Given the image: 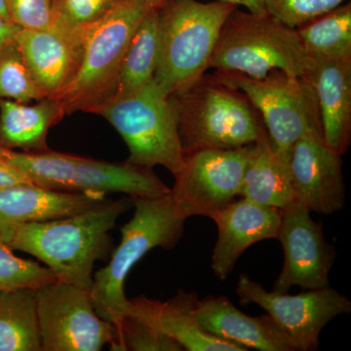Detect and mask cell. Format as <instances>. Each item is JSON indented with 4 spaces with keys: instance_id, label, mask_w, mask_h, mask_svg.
Here are the masks:
<instances>
[{
    "instance_id": "1",
    "label": "cell",
    "mask_w": 351,
    "mask_h": 351,
    "mask_svg": "<svg viewBox=\"0 0 351 351\" xmlns=\"http://www.w3.org/2000/svg\"><path fill=\"white\" fill-rule=\"evenodd\" d=\"M132 204L133 197L106 199L75 216L13 226L1 239L12 250L43 263L58 281L90 292L95 263L107 260L112 246L110 232Z\"/></svg>"
},
{
    "instance_id": "2",
    "label": "cell",
    "mask_w": 351,
    "mask_h": 351,
    "mask_svg": "<svg viewBox=\"0 0 351 351\" xmlns=\"http://www.w3.org/2000/svg\"><path fill=\"white\" fill-rule=\"evenodd\" d=\"M135 213L122 226L121 240L110 263L93 276L90 294L97 314L114 326L131 311L124 285L131 269L152 249L174 248L184 232L186 219L171 193L133 197Z\"/></svg>"
},
{
    "instance_id": "3",
    "label": "cell",
    "mask_w": 351,
    "mask_h": 351,
    "mask_svg": "<svg viewBox=\"0 0 351 351\" xmlns=\"http://www.w3.org/2000/svg\"><path fill=\"white\" fill-rule=\"evenodd\" d=\"M171 97L184 154L253 145L265 129L246 95L221 82L214 73H205Z\"/></svg>"
},
{
    "instance_id": "4",
    "label": "cell",
    "mask_w": 351,
    "mask_h": 351,
    "mask_svg": "<svg viewBox=\"0 0 351 351\" xmlns=\"http://www.w3.org/2000/svg\"><path fill=\"white\" fill-rule=\"evenodd\" d=\"M235 6L225 2L164 0L159 7L160 50L154 80L173 96L209 69L219 32Z\"/></svg>"
},
{
    "instance_id": "5",
    "label": "cell",
    "mask_w": 351,
    "mask_h": 351,
    "mask_svg": "<svg viewBox=\"0 0 351 351\" xmlns=\"http://www.w3.org/2000/svg\"><path fill=\"white\" fill-rule=\"evenodd\" d=\"M164 0H120L101 20L87 27L82 66L56 100L66 114L95 113L110 100L132 38L147 14Z\"/></svg>"
},
{
    "instance_id": "6",
    "label": "cell",
    "mask_w": 351,
    "mask_h": 351,
    "mask_svg": "<svg viewBox=\"0 0 351 351\" xmlns=\"http://www.w3.org/2000/svg\"><path fill=\"white\" fill-rule=\"evenodd\" d=\"M311 63L295 29L269 13L258 15L235 7L219 32L209 69L253 78L280 69L301 77Z\"/></svg>"
},
{
    "instance_id": "7",
    "label": "cell",
    "mask_w": 351,
    "mask_h": 351,
    "mask_svg": "<svg viewBox=\"0 0 351 351\" xmlns=\"http://www.w3.org/2000/svg\"><path fill=\"white\" fill-rule=\"evenodd\" d=\"M95 114L105 117L129 149L126 162L177 175L184 161L174 101L152 80L134 93L112 99Z\"/></svg>"
},
{
    "instance_id": "8",
    "label": "cell",
    "mask_w": 351,
    "mask_h": 351,
    "mask_svg": "<svg viewBox=\"0 0 351 351\" xmlns=\"http://www.w3.org/2000/svg\"><path fill=\"white\" fill-rule=\"evenodd\" d=\"M5 160L27 176L32 184L66 193H125L131 197L168 195V188L154 169L128 162L110 163L61 152L7 151Z\"/></svg>"
},
{
    "instance_id": "9",
    "label": "cell",
    "mask_w": 351,
    "mask_h": 351,
    "mask_svg": "<svg viewBox=\"0 0 351 351\" xmlns=\"http://www.w3.org/2000/svg\"><path fill=\"white\" fill-rule=\"evenodd\" d=\"M214 75L246 95L260 113L274 151L287 162L295 143L311 129H321L313 88L300 76L280 69L263 78L223 71Z\"/></svg>"
},
{
    "instance_id": "10",
    "label": "cell",
    "mask_w": 351,
    "mask_h": 351,
    "mask_svg": "<svg viewBox=\"0 0 351 351\" xmlns=\"http://www.w3.org/2000/svg\"><path fill=\"white\" fill-rule=\"evenodd\" d=\"M41 351H99L117 328L97 314L89 291L54 281L36 290Z\"/></svg>"
},
{
    "instance_id": "11",
    "label": "cell",
    "mask_w": 351,
    "mask_h": 351,
    "mask_svg": "<svg viewBox=\"0 0 351 351\" xmlns=\"http://www.w3.org/2000/svg\"><path fill=\"white\" fill-rule=\"evenodd\" d=\"M237 295L242 306L255 304L265 309L294 350H318L328 323L351 311L350 300L330 286L291 295L269 292L247 274H240Z\"/></svg>"
},
{
    "instance_id": "12",
    "label": "cell",
    "mask_w": 351,
    "mask_h": 351,
    "mask_svg": "<svg viewBox=\"0 0 351 351\" xmlns=\"http://www.w3.org/2000/svg\"><path fill=\"white\" fill-rule=\"evenodd\" d=\"M251 145L184 154L171 195L186 219L210 217L237 199Z\"/></svg>"
},
{
    "instance_id": "13",
    "label": "cell",
    "mask_w": 351,
    "mask_h": 351,
    "mask_svg": "<svg viewBox=\"0 0 351 351\" xmlns=\"http://www.w3.org/2000/svg\"><path fill=\"white\" fill-rule=\"evenodd\" d=\"M311 212L294 200L281 209L276 239L282 245V270L274 291L287 293L299 286L306 290L327 288L336 252L325 239L322 221H315Z\"/></svg>"
},
{
    "instance_id": "14",
    "label": "cell",
    "mask_w": 351,
    "mask_h": 351,
    "mask_svg": "<svg viewBox=\"0 0 351 351\" xmlns=\"http://www.w3.org/2000/svg\"><path fill=\"white\" fill-rule=\"evenodd\" d=\"M288 170L295 200L309 211L329 216L345 205L341 154L325 144L321 129H311L295 143Z\"/></svg>"
},
{
    "instance_id": "15",
    "label": "cell",
    "mask_w": 351,
    "mask_h": 351,
    "mask_svg": "<svg viewBox=\"0 0 351 351\" xmlns=\"http://www.w3.org/2000/svg\"><path fill=\"white\" fill-rule=\"evenodd\" d=\"M86 34L87 27L53 22L46 29H22L16 34L15 41L44 98H58L77 75Z\"/></svg>"
},
{
    "instance_id": "16",
    "label": "cell",
    "mask_w": 351,
    "mask_h": 351,
    "mask_svg": "<svg viewBox=\"0 0 351 351\" xmlns=\"http://www.w3.org/2000/svg\"><path fill=\"white\" fill-rule=\"evenodd\" d=\"M210 219L218 228V239L212 253V270L219 280H226L249 247L263 240L276 239L281 210L241 197Z\"/></svg>"
},
{
    "instance_id": "17",
    "label": "cell",
    "mask_w": 351,
    "mask_h": 351,
    "mask_svg": "<svg viewBox=\"0 0 351 351\" xmlns=\"http://www.w3.org/2000/svg\"><path fill=\"white\" fill-rule=\"evenodd\" d=\"M311 59L301 77L313 88L325 144L343 156L351 141V60Z\"/></svg>"
},
{
    "instance_id": "18",
    "label": "cell",
    "mask_w": 351,
    "mask_h": 351,
    "mask_svg": "<svg viewBox=\"0 0 351 351\" xmlns=\"http://www.w3.org/2000/svg\"><path fill=\"white\" fill-rule=\"evenodd\" d=\"M195 313L205 331L247 350L295 351L269 314L247 315L223 295L198 299Z\"/></svg>"
},
{
    "instance_id": "19",
    "label": "cell",
    "mask_w": 351,
    "mask_h": 351,
    "mask_svg": "<svg viewBox=\"0 0 351 351\" xmlns=\"http://www.w3.org/2000/svg\"><path fill=\"white\" fill-rule=\"evenodd\" d=\"M106 199L99 193H66L34 184L0 189V237L13 226L75 216Z\"/></svg>"
},
{
    "instance_id": "20",
    "label": "cell",
    "mask_w": 351,
    "mask_h": 351,
    "mask_svg": "<svg viewBox=\"0 0 351 351\" xmlns=\"http://www.w3.org/2000/svg\"><path fill=\"white\" fill-rule=\"evenodd\" d=\"M198 295L179 291L165 302L140 295L130 300V313L151 323L188 351H246L243 346L217 338L205 331L195 317Z\"/></svg>"
},
{
    "instance_id": "21",
    "label": "cell",
    "mask_w": 351,
    "mask_h": 351,
    "mask_svg": "<svg viewBox=\"0 0 351 351\" xmlns=\"http://www.w3.org/2000/svg\"><path fill=\"white\" fill-rule=\"evenodd\" d=\"M66 112L56 99L43 98L34 105L0 100V147L24 152L49 151L47 136Z\"/></svg>"
},
{
    "instance_id": "22",
    "label": "cell",
    "mask_w": 351,
    "mask_h": 351,
    "mask_svg": "<svg viewBox=\"0 0 351 351\" xmlns=\"http://www.w3.org/2000/svg\"><path fill=\"white\" fill-rule=\"evenodd\" d=\"M239 196L280 210L295 200L288 162L274 151L265 129L251 145Z\"/></svg>"
},
{
    "instance_id": "23",
    "label": "cell",
    "mask_w": 351,
    "mask_h": 351,
    "mask_svg": "<svg viewBox=\"0 0 351 351\" xmlns=\"http://www.w3.org/2000/svg\"><path fill=\"white\" fill-rule=\"evenodd\" d=\"M159 7L149 11L136 29L120 64L110 100L134 93L154 80L160 50Z\"/></svg>"
},
{
    "instance_id": "24",
    "label": "cell",
    "mask_w": 351,
    "mask_h": 351,
    "mask_svg": "<svg viewBox=\"0 0 351 351\" xmlns=\"http://www.w3.org/2000/svg\"><path fill=\"white\" fill-rule=\"evenodd\" d=\"M0 351H41L36 290L0 291Z\"/></svg>"
},
{
    "instance_id": "25",
    "label": "cell",
    "mask_w": 351,
    "mask_h": 351,
    "mask_svg": "<svg viewBox=\"0 0 351 351\" xmlns=\"http://www.w3.org/2000/svg\"><path fill=\"white\" fill-rule=\"evenodd\" d=\"M295 32L309 57L351 60L350 2L308 21Z\"/></svg>"
},
{
    "instance_id": "26",
    "label": "cell",
    "mask_w": 351,
    "mask_h": 351,
    "mask_svg": "<svg viewBox=\"0 0 351 351\" xmlns=\"http://www.w3.org/2000/svg\"><path fill=\"white\" fill-rule=\"evenodd\" d=\"M15 40L0 47V100L29 103L43 99Z\"/></svg>"
},
{
    "instance_id": "27",
    "label": "cell",
    "mask_w": 351,
    "mask_h": 351,
    "mask_svg": "<svg viewBox=\"0 0 351 351\" xmlns=\"http://www.w3.org/2000/svg\"><path fill=\"white\" fill-rule=\"evenodd\" d=\"M117 328L113 351H182L177 341L135 314L129 313Z\"/></svg>"
},
{
    "instance_id": "28",
    "label": "cell",
    "mask_w": 351,
    "mask_h": 351,
    "mask_svg": "<svg viewBox=\"0 0 351 351\" xmlns=\"http://www.w3.org/2000/svg\"><path fill=\"white\" fill-rule=\"evenodd\" d=\"M56 280L47 267L16 257L12 249L0 237V291L38 290Z\"/></svg>"
},
{
    "instance_id": "29",
    "label": "cell",
    "mask_w": 351,
    "mask_h": 351,
    "mask_svg": "<svg viewBox=\"0 0 351 351\" xmlns=\"http://www.w3.org/2000/svg\"><path fill=\"white\" fill-rule=\"evenodd\" d=\"M346 0H265L267 12L292 29L337 8Z\"/></svg>"
},
{
    "instance_id": "30",
    "label": "cell",
    "mask_w": 351,
    "mask_h": 351,
    "mask_svg": "<svg viewBox=\"0 0 351 351\" xmlns=\"http://www.w3.org/2000/svg\"><path fill=\"white\" fill-rule=\"evenodd\" d=\"M120 0H55L53 22L85 29L101 20Z\"/></svg>"
},
{
    "instance_id": "31",
    "label": "cell",
    "mask_w": 351,
    "mask_h": 351,
    "mask_svg": "<svg viewBox=\"0 0 351 351\" xmlns=\"http://www.w3.org/2000/svg\"><path fill=\"white\" fill-rule=\"evenodd\" d=\"M55 0H6L9 17L22 29L49 27L54 20Z\"/></svg>"
},
{
    "instance_id": "32",
    "label": "cell",
    "mask_w": 351,
    "mask_h": 351,
    "mask_svg": "<svg viewBox=\"0 0 351 351\" xmlns=\"http://www.w3.org/2000/svg\"><path fill=\"white\" fill-rule=\"evenodd\" d=\"M21 184H32L23 171L0 156V189L13 188Z\"/></svg>"
},
{
    "instance_id": "33",
    "label": "cell",
    "mask_w": 351,
    "mask_h": 351,
    "mask_svg": "<svg viewBox=\"0 0 351 351\" xmlns=\"http://www.w3.org/2000/svg\"><path fill=\"white\" fill-rule=\"evenodd\" d=\"M22 29L11 20L0 16V47L15 40L16 34Z\"/></svg>"
},
{
    "instance_id": "34",
    "label": "cell",
    "mask_w": 351,
    "mask_h": 351,
    "mask_svg": "<svg viewBox=\"0 0 351 351\" xmlns=\"http://www.w3.org/2000/svg\"><path fill=\"white\" fill-rule=\"evenodd\" d=\"M217 1L225 2L237 7L239 5L246 7L248 12L263 15L267 12L265 0H217Z\"/></svg>"
},
{
    "instance_id": "35",
    "label": "cell",
    "mask_w": 351,
    "mask_h": 351,
    "mask_svg": "<svg viewBox=\"0 0 351 351\" xmlns=\"http://www.w3.org/2000/svg\"><path fill=\"white\" fill-rule=\"evenodd\" d=\"M0 16L6 19L10 20L9 17L8 10H7L6 0H0Z\"/></svg>"
},
{
    "instance_id": "36",
    "label": "cell",
    "mask_w": 351,
    "mask_h": 351,
    "mask_svg": "<svg viewBox=\"0 0 351 351\" xmlns=\"http://www.w3.org/2000/svg\"><path fill=\"white\" fill-rule=\"evenodd\" d=\"M7 151H8V149H3V147H0V156H3Z\"/></svg>"
}]
</instances>
